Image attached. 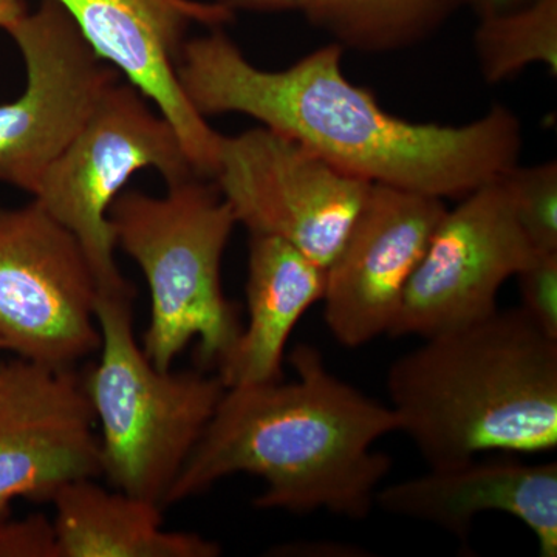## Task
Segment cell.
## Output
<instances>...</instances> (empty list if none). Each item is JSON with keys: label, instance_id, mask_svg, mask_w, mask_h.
I'll return each mask as SVG.
<instances>
[{"label": "cell", "instance_id": "cell-1", "mask_svg": "<svg viewBox=\"0 0 557 557\" xmlns=\"http://www.w3.org/2000/svg\"><path fill=\"white\" fill-rule=\"evenodd\" d=\"M222 28L186 39L175 64L183 94L205 119L251 116L351 177L442 200L463 199L519 163L522 124L505 106L463 126L410 123L347 79L338 44L271 72L251 64Z\"/></svg>", "mask_w": 557, "mask_h": 557}, {"label": "cell", "instance_id": "cell-2", "mask_svg": "<svg viewBox=\"0 0 557 557\" xmlns=\"http://www.w3.org/2000/svg\"><path fill=\"white\" fill-rule=\"evenodd\" d=\"M289 361L292 383L226 387L166 507L245 472L265 482L258 508L368 518L392 469L373 446L398 432V418L333 375L317 348L299 344Z\"/></svg>", "mask_w": 557, "mask_h": 557}, {"label": "cell", "instance_id": "cell-3", "mask_svg": "<svg viewBox=\"0 0 557 557\" xmlns=\"http://www.w3.org/2000/svg\"><path fill=\"white\" fill-rule=\"evenodd\" d=\"M392 362L391 409L429 468L557 448V339L522 309L424 338Z\"/></svg>", "mask_w": 557, "mask_h": 557}, {"label": "cell", "instance_id": "cell-4", "mask_svg": "<svg viewBox=\"0 0 557 557\" xmlns=\"http://www.w3.org/2000/svg\"><path fill=\"white\" fill-rule=\"evenodd\" d=\"M116 247L143 271L150 321L143 351L160 370L196 341L203 368H219L240 335L233 302L220 281L223 252L236 218L215 183L193 177L166 196L123 190L110 208Z\"/></svg>", "mask_w": 557, "mask_h": 557}, {"label": "cell", "instance_id": "cell-5", "mask_svg": "<svg viewBox=\"0 0 557 557\" xmlns=\"http://www.w3.org/2000/svg\"><path fill=\"white\" fill-rule=\"evenodd\" d=\"M132 300L98 296L100 359L83 386L101 429V478L164 509L226 386L219 373L157 369L135 339Z\"/></svg>", "mask_w": 557, "mask_h": 557}, {"label": "cell", "instance_id": "cell-6", "mask_svg": "<svg viewBox=\"0 0 557 557\" xmlns=\"http://www.w3.org/2000/svg\"><path fill=\"white\" fill-rule=\"evenodd\" d=\"M143 170H156L168 186L199 177L170 120L129 81H119L33 194V200L79 242L98 296H135L116 263L109 214L129 180Z\"/></svg>", "mask_w": 557, "mask_h": 557}, {"label": "cell", "instance_id": "cell-7", "mask_svg": "<svg viewBox=\"0 0 557 557\" xmlns=\"http://www.w3.org/2000/svg\"><path fill=\"white\" fill-rule=\"evenodd\" d=\"M98 285L79 242L38 201L0 207V338L36 364L67 369L101 346Z\"/></svg>", "mask_w": 557, "mask_h": 557}, {"label": "cell", "instance_id": "cell-8", "mask_svg": "<svg viewBox=\"0 0 557 557\" xmlns=\"http://www.w3.org/2000/svg\"><path fill=\"white\" fill-rule=\"evenodd\" d=\"M5 32L24 60L25 87L0 104V183L33 197L121 73L57 0H40Z\"/></svg>", "mask_w": 557, "mask_h": 557}, {"label": "cell", "instance_id": "cell-9", "mask_svg": "<svg viewBox=\"0 0 557 557\" xmlns=\"http://www.w3.org/2000/svg\"><path fill=\"white\" fill-rule=\"evenodd\" d=\"M212 182L249 234L287 242L324 269L372 188L263 126L222 135Z\"/></svg>", "mask_w": 557, "mask_h": 557}, {"label": "cell", "instance_id": "cell-10", "mask_svg": "<svg viewBox=\"0 0 557 557\" xmlns=\"http://www.w3.org/2000/svg\"><path fill=\"white\" fill-rule=\"evenodd\" d=\"M500 177L446 211L388 335L428 338L497 310V295L533 258Z\"/></svg>", "mask_w": 557, "mask_h": 557}, {"label": "cell", "instance_id": "cell-11", "mask_svg": "<svg viewBox=\"0 0 557 557\" xmlns=\"http://www.w3.org/2000/svg\"><path fill=\"white\" fill-rule=\"evenodd\" d=\"M95 424L72 368L22 358L0 364V520L16 498L51 504L62 486L101 478Z\"/></svg>", "mask_w": 557, "mask_h": 557}, {"label": "cell", "instance_id": "cell-12", "mask_svg": "<svg viewBox=\"0 0 557 557\" xmlns=\"http://www.w3.org/2000/svg\"><path fill=\"white\" fill-rule=\"evenodd\" d=\"M94 50L126 76L180 137L194 171L214 178L222 135L193 108L175 64L193 25L223 27L234 11L197 0H57Z\"/></svg>", "mask_w": 557, "mask_h": 557}, {"label": "cell", "instance_id": "cell-13", "mask_svg": "<svg viewBox=\"0 0 557 557\" xmlns=\"http://www.w3.org/2000/svg\"><path fill=\"white\" fill-rule=\"evenodd\" d=\"M445 200L372 185L338 255L325 269V324L341 346L391 332L410 276L443 219Z\"/></svg>", "mask_w": 557, "mask_h": 557}, {"label": "cell", "instance_id": "cell-14", "mask_svg": "<svg viewBox=\"0 0 557 557\" xmlns=\"http://www.w3.org/2000/svg\"><path fill=\"white\" fill-rule=\"evenodd\" d=\"M375 505L388 515L421 520L467 541L483 512H502L525 523L539 556H557V463H523L478 457L376 491Z\"/></svg>", "mask_w": 557, "mask_h": 557}, {"label": "cell", "instance_id": "cell-15", "mask_svg": "<svg viewBox=\"0 0 557 557\" xmlns=\"http://www.w3.org/2000/svg\"><path fill=\"white\" fill-rule=\"evenodd\" d=\"M325 269L287 242L249 237L248 322L219 366L226 387L284 380L282 361L289 335L313 304L322 300Z\"/></svg>", "mask_w": 557, "mask_h": 557}, {"label": "cell", "instance_id": "cell-16", "mask_svg": "<svg viewBox=\"0 0 557 557\" xmlns=\"http://www.w3.org/2000/svg\"><path fill=\"white\" fill-rule=\"evenodd\" d=\"M51 504L58 557H218V542L166 531L163 508L95 479L62 486Z\"/></svg>", "mask_w": 557, "mask_h": 557}, {"label": "cell", "instance_id": "cell-17", "mask_svg": "<svg viewBox=\"0 0 557 557\" xmlns=\"http://www.w3.org/2000/svg\"><path fill=\"white\" fill-rule=\"evenodd\" d=\"M465 0H311L307 21L343 49L392 53L431 38Z\"/></svg>", "mask_w": 557, "mask_h": 557}, {"label": "cell", "instance_id": "cell-18", "mask_svg": "<svg viewBox=\"0 0 557 557\" xmlns=\"http://www.w3.org/2000/svg\"><path fill=\"white\" fill-rule=\"evenodd\" d=\"M474 50L487 84L515 78L542 64L557 76V0H534L522 9L479 20Z\"/></svg>", "mask_w": 557, "mask_h": 557}, {"label": "cell", "instance_id": "cell-19", "mask_svg": "<svg viewBox=\"0 0 557 557\" xmlns=\"http://www.w3.org/2000/svg\"><path fill=\"white\" fill-rule=\"evenodd\" d=\"M520 228L534 251H557V163L512 166L500 175Z\"/></svg>", "mask_w": 557, "mask_h": 557}, {"label": "cell", "instance_id": "cell-20", "mask_svg": "<svg viewBox=\"0 0 557 557\" xmlns=\"http://www.w3.org/2000/svg\"><path fill=\"white\" fill-rule=\"evenodd\" d=\"M516 277L520 309L545 335L557 339V251H534Z\"/></svg>", "mask_w": 557, "mask_h": 557}, {"label": "cell", "instance_id": "cell-21", "mask_svg": "<svg viewBox=\"0 0 557 557\" xmlns=\"http://www.w3.org/2000/svg\"><path fill=\"white\" fill-rule=\"evenodd\" d=\"M0 557H58L53 520L42 515L0 520Z\"/></svg>", "mask_w": 557, "mask_h": 557}, {"label": "cell", "instance_id": "cell-22", "mask_svg": "<svg viewBox=\"0 0 557 557\" xmlns=\"http://www.w3.org/2000/svg\"><path fill=\"white\" fill-rule=\"evenodd\" d=\"M214 2L228 7L233 11L242 9L265 11V13H276V11H300L302 13L311 0H214Z\"/></svg>", "mask_w": 557, "mask_h": 557}, {"label": "cell", "instance_id": "cell-23", "mask_svg": "<svg viewBox=\"0 0 557 557\" xmlns=\"http://www.w3.org/2000/svg\"><path fill=\"white\" fill-rule=\"evenodd\" d=\"M288 555H307L309 556H366L362 553L364 549L350 547V545L335 544V542H310V544H296L288 545Z\"/></svg>", "mask_w": 557, "mask_h": 557}, {"label": "cell", "instance_id": "cell-24", "mask_svg": "<svg viewBox=\"0 0 557 557\" xmlns=\"http://www.w3.org/2000/svg\"><path fill=\"white\" fill-rule=\"evenodd\" d=\"M534 0H465V7L474 11L478 20L494 16V14L508 13V11L522 9Z\"/></svg>", "mask_w": 557, "mask_h": 557}, {"label": "cell", "instance_id": "cell-25", "mask_svg": "<svg viewBox=\"0 0 557 557\" xmlns=\"http://www.w3.org/2000/svg\"><path fill=\"white\" fill-rule=\"evenodd\" d=\"M24 0H0V30H5L25 13Z\"/></svg>", "mask_w": 557, "mask_h": 557}, {"label": "cell", "instance_id": "cell-26", "mask_svg": "<svg viewBox=\"0 0 557 557\" xmlns=\"http://www.w3.org/2000/svg\"><path fill=\"white\" fill-rule=\"evenodd\" d=\"M0 350H7L5 343L0 338Z\"/></svg>", "mask_w": 557, "mask_h": 557}]
</instances>
